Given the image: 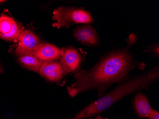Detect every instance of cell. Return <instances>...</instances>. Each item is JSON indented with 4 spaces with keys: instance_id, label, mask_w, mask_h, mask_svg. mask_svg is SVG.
Masks as SVG:
<instances>
[{
    "instance_id": "13",
    "label": "cell",
    "mask_w": 159,
    "mask_h": 119,
    "mask_svg": "<svg viewBox=\"0 0 159 119\" xmlns=\"http://www.w3.org/2000/svg\"><path fill=\"white\" fill-rule=\"evenodd\" d=\"M148 118L149 119H159V112L152 109Z\"/></svg>"
},
{
    "instance_id": "5",
    "label": "cell",
    "mask_w": 159,
    "mask_h": 119,
    "mask_svg": "<svg viewBox=\"0 0 159 119\" xmlns=\"http://www.w3.org/2000/svg\"><path fill=\"white\" fill-rule=\"evenodd\" d=\"M21 32L16 21L5 15L0 16V38L10 42H18Z\"/></svg>"
},
{
    "instance_id": "6",
    "label": "cell",
    "mask_w": 159,
    "mask_h": 119,
    "mask_svg": "<svg viewBox=\"0 0 159 119\" xmlns=\"http://www.w3.org/2000/svg\"><path fill=\"white\" fill-rule=\"evenodd\" d=\"M38 72L45 79L53 83L60 81L66 74L61 63L57 61L43 62Z\"/></svg>"
},
{
    "instance_id": "10",
    "label": "cell",
    "mask_w": 159,
    "mask_h": 119,
    "mask_svg": "<svg viewBox=\"0 0 159 119\" xmlns=\"http://www.w3.org/2000/svg\"><path fill=\"white\" fill-rule=\"evenodd\" d=\"M133 105L136 115L142 119L148 118L152 110L147 96L140 92L134 97Z\"/></svg>"
},
{
    "instance_id": "11",
    "label": "cell",
    "mask_w": 159,
    "mask_h": 119,
    "mask_svg": "<svg viewBox=\"0 0 159 119\" xmlns=\"http://www.w3.org/2000/svg\"><path fill=\"white\" fill-rule=\"evenodd\" d=\"M17 61L23 67L35 72H39L43 62L33 53L17 56Z\"/></svg>"
},
{
    "instance_id": "12",
    "label": "cell",
    "mask_w": 159,
    "mask_h": 119,
    "mask_svg": "<svg viewBox=\"0 0 159 119\" xmlns=\"http://www.w3.org/2000/svg\"><path fill=\"white\" fill-rule=\"evenodd\" d=\"M149 49H150V51L155 56H157L158 57L159 56V44L158 43L155 44L154 45H152V46H150L149 47Z\"/></svg>"
},
{
    "instance_id": "15",
    "label": "cell",
    "mask_w": 159,
    "mask_h": 119,
    "mask_svg": "<svg viewBox=\"0 0 159 119\" xmlns=\"http://www.w3.org/2000/svg\"><path fill=\"white\" fill-rule=\"evenodd\" d=\"M3 72V69L2 66L0 65V74H1Z\"/></svg>"
},
{
    "instance_id": "7",
    "label": "cell",
    "mask_w": 159,
    "mask_h": 119,
    "mask_svg": "<svg viewBox=\"0 0 159 119\" xmlns=\"http://www.w3.org/2000/svg\"><path fill=\"white\" fill-rule=\"evenodd\" d=\"M74 36L81 43L90 46H97L100 44V39L97 32L90 25H84L76 28Z\"/></svg>"
},
{
    "instance_id": "2",
    "label": "cell",
    "mask_w": 159,
    "mask_h": 119,
    "mask_svg": "<svg viewBox=\"0 0 159 119\" xmlns=\"http://www.w3.org/2000/svg\"><path fill=\"white\" fill-rule=\"evenodd\" d=\"M159 78V67L157 65L144 73L126 79L112 91L89 104L72 119H84L98 115L109 109L125 97L149 86L157 81Z\"/></svg>"
},
{
    "instance_id": "16",
    "label": "cell",
    "mask_w": 159,
    "mask_h": 119,
    "mask_svg": "<svg viewBox=\"0 0 159 119\" xmlns=\"http://www.w3.org/2000/svg\"><path fill=\"white\" fill-rule=\"evenodd\" d=\"M5 2H6V1H4V0H0V4H2V3H4Z\"/></svg>"
},
{
    "instance_id": "1",
    "label": "cell",
    "mask_w": 159,
    "mask_h": 119,
    "mask_svg": "<svg viewBox=\"0 0 159 119\" xmlns=\"http://www.w3.org/2000/svg\"><path fill=\"white\" fill-rule=\"evenodd\" d=\"M137 40V37L131 34L127 40L126 47L109 52L91 69L79 71L75 76V81L67 87L69 95L74 97L83 92L95 90L99 98L108 88L121 80L133 70L144 69L145 63L137 61L130 52Z\"/></svg>"
},
{
    "instance_id": "9",
    "label": "cell",
    "mask_w": 159,
    "mask_h": 119,
    "mask_svg": "<svg viewBox=\"0 0 159 119\" xmlns=\"http://www.w3.org/2000/svg\"><path fill=\"white\" fill-rule=\"evenodd\" d=\"M33 54L43 62L54 61L61 58L62 49L51 44L40 43Z\"/></svg>"
},
{
    "instance_id": "14",
    "label": "cell",
    "mask_w": 159,
    "mask_h": 119,
    "mask_svg": "<svg viewBox=\"0 0 159 119\" xmlns=\"http://www.w3.org/2000/svg\"><path fill=\"white\" fill-rule=\"evenodd\" d=\"M92 119H108V118H104V117H102L100 115H98L97 117H95L94 118H93Z\"/></svg>"
},
{
    "instance_id": "8",
    "label": "cell",
    "mask_w": 159,
    "mask_h": 119,
    "mask_svg": "<svg viewBox=\"0 0 159 119\" xmlns=\"http://www.w3.org/2000/svg\"><path fill=\"white\" fill-rule=\"evenodd\" d=\"M81 61L82 56L76 49L71 47L62 49L61 63L66 74L76 71Z\"/></svg>"
},
{
    "instance_id": "4",
    "label": "cell",
    "mask_w": 159,
    "mask_h": 119,
    "mask_svg": "<svg viewBox=\"0 0 159 119\" xmlns=\"http://www.w3.org/2000/svg\"><path fill=\"white\" fill-rule=\"evenodd\" d=\"M18 42V44L15 50L17 56L33 53L40 44L38 36L29 30H21Z\"/></svg>"
},
{
    "instance_id": "3",
    "label": "cell",
    "mask_w": 159,
    "mask_h": 119,
    "mask_svg": "<svg viewBox=\"0 0 159 119\" xmlns=\"http://www.w3.org/2000/svg\"><path fill=\"white\" fill-rule=\"evenodd\" d=\"M52 14V19L56 21L52 25L58 29L68 28L77 24H91L93 21L89 11L76 7L60 6L53 10Z\"/></svg>"
}]
</instances>
